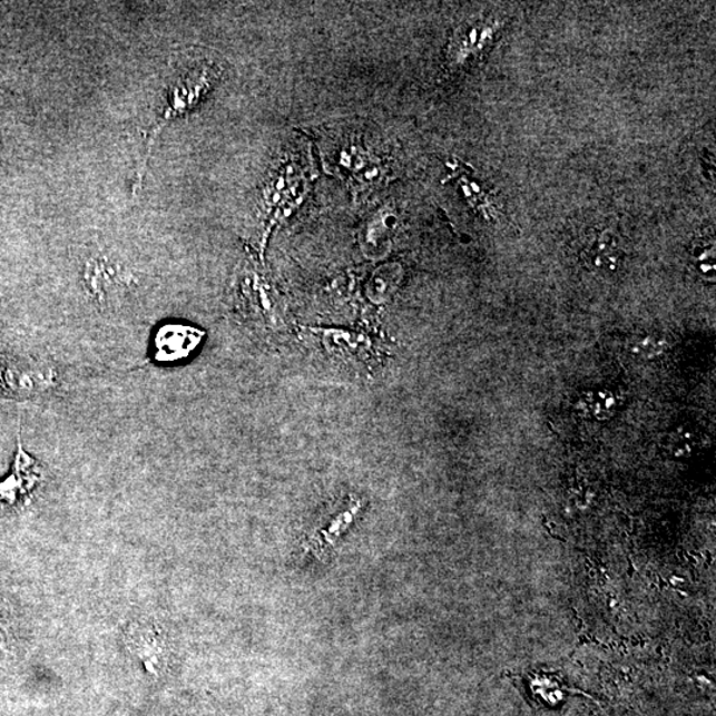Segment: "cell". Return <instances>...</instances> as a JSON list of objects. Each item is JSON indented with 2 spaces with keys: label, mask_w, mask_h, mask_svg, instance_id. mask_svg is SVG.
Segmentation results:
<instances>
[{
  "label": "cell",
  "mask_w": 716,
  "mask_h": 716,
  "mask_svg": "<svg viewBox=\"0 0 716 716\" xmlns=\"http://www.w3.org/2000/svg\"><path fill=\"white\" fill-rule=\"evenodd\" d=\"M206 333L187 324H166L155 337V357L159 363H177L189 359L204 342Z\"/></svg>",
  "instance_id": "cell-4"
},
{
  "label": "cell",
  "mask_w": 716,
  "mask_h": 716,
  "mask_svg": "<svg viewBox=\"0 0 716 716\" xmlns=\"http://www.w3.org/2000/svg\"><path fill=\"white\" fill-rule=\"evenodd\" d=\"M620 256L617 236L609 232H594L582 243L581 258L589 268L615 269Z\"/></svg>",
  "instance_id": "cell-7"
},
{
  "label": "cell",
  "mask_w": 716,
  "mask_h": 716,
  "mask_svg": "<svg viewBox=\"0 0 716 716\" xmlns=\"http://www.w3.org/2000/svg\"><path fill=\"white\" fill-rule=\"evenodd\" d=\"M361 507L363 506H361L360 500H352V502L347 504L346 510L340 512L336 519L331 521L330 527L324 528V530L320 532V538L317 541H314V546L317 543V547L326 548L332 545L339 534L344 532L345 528L352 523Z\"/></svg>",
  "instance_id": "cell-10"
},
{
  "label": "cell",
  "mask_w": 716,
  "mask_h": 716,
  "mask_svg": "<svg viewBox=\"0 0 716 716\" xmlns=\"http://www.w3.org/2000/svg\"><path fill=\"white\" fill-rule=\"evenodd\" d=\"M318 336L324 350L344 363L364 364L371 363L374 357L371 340L357 333L340 330H311Z\"/></svg>",
  "instance_id": "cell-6"
},
{
  "label": "cell",
  "mask_w": 716,
  "mask_h": 716,
  "mask_svg": "<svg viewBox=\"0 0 716 716\" xmlns=\"http://www.w3.org/2000/svg\"><path fill=\"white\" fill-rule=\"evenodd\" d=\"M239 301L241 310L248 320L276 330L275 296L258 274L247 271L239 284Z\"/></svg>",
  "instance_id": "cell-5"
},
{
  "label": "cell",
  "mask_w": 716,
  "mask_h": 716,
  "mask_svg": "<svg viewBox=\"0 0 716 716\" xmlns=\"http://www.w3.org/2000/svg\"><path fill=\"white\" fill-rule=\"evenodd\" d=\"M57 384L52 367L30 359H0V395L35 398Z\"/></svg>",
  "instance_id": "cell-2"
},
{
  "label": "cell",
  "mask_w": 716,
  "mask_h": 716,
  "mask_svg": "<svg viewBox=\"0 0 716 716\" xmlns=\"http://www.w3.org/2000/svg\"><path fill=\"white\" fill-rule=\"evenodd\" d=\"M131 646H135V653L144 660L145 665H156L159 656L163 655V646L150 628H136L131 631Z\"/></svg>",
  "instance_id": "cell-9"
},
{
  "label": "cell",
  "mask_w": 716,
  "mask_h": 716,
  "mask_svg": "<svg viewBox=\"0 0 716 716\" xmlns=\"http://www.w3.org/2000/svg\"><path fill=\"white\" fill-rule=\"evenodd\" d=\"M325 157H328L325 164L328 163L339 177L360 187L379 184L389 171L379 151L357 137L340 138Z\"/></svg>",
  "instance_id": "cell-1"
},
{
  "label": "cell",
  "mask_w": 716,
  "mask_h": 716,
  "mask_svg": "<svg viewBox=\"0 0 716 716\" xmlns=\"http://www.w3.org/2000/svg\"><path fill=\"white\" fill-rule=\"evenodd\" d=\"M295 163L282 164L279 170L271 178L266 190L263 193V205L268 213L269 228L276 224V220L286 217L291 212L290 206L296 205L298 196L302 197L301 186L307 185V178Z\"/></svg>",
  "instance_id": "cell-3"
},
{
  "label": "cell",
  "mask_w": 716,
  "mask_h": 716,
  "mask_svg": "<svg viewBox=\"0 0 716 716\" xmlns=\"http://www.w3.org/2000/svg\"><path fill=\"white\" fill-rule=\"evenodd\" d=\"M395 225H398V217L391 208L386 207L381 208L371 220L366 222L363 248L367 256H382L386 253L393 238Z\"/></svg>",
  "instance_id": "cell-8"
}]
</instances>
